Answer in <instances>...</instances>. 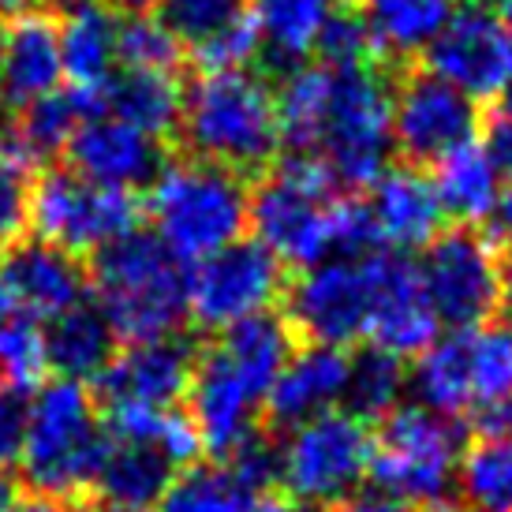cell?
<instances>
[{
	"label": "cell",
	"instance_id": "1",
	"mask_svg": "<svg viewBox=\"0 0 512 512\" xmlns=\"http://www.w3.org/2000/svg\"><path fill=\"white\" fill-rule=\"evenodd\" d=\"M273 94L281 143L322 161L341 187H370L389 169L393 86L378 64H296Z\"/></svg>",
	"mask_w": 512,
	"mask_h": 512
},
{
	"label": "cell",
	"instance_id": "2",
	"mask_svg": "<svg viewBox=\"0 0 512 512\" xmlns=\"http://www.w3.org/2000/svg\"><path fill=\"white\" fill-rule=\"evenodd\" d=\"M292 356V326L277 314H258L217 333V341L195 359L191 374V423L199 445L217 460L247 449L258 434L273 382Z\"/></svg>",
	"mask_w": 512,
	"mask_h": 512
},
{
	"label": "cell",
	"instance_id": "3",
	"mask_svg": "<svg viewBox=\"0 0 512 512\" xmlns=\"http://www.w3.org/2000/svg\"><path fill=\"white\" fill-rule=\"evenodd\" d=\"M255 240L285 266L307 270L322 258L382 251L363 202L344 199V187L322 161L292 154L277 161L251 195Z\"/></svg>",
	"mask_w": 512,
	"mask_h": 512
},
{
	"label": "cell",
	"instance_id": "4",
	"mask_svg": "<svg viewBox=\"0 0 512 512\" xmlns=\"http://www.w3.org/2000/svg\"><path fill=\"white\" fill-rule=\"evenodd\" d=\"M187 157L228 172H262L281 150V120L273 86L251 68L202 72L184 90V113L176 124Z\"/></svg>",
	"mask_w": 512,
	"mask_h": 512
},
{
	"label": "cell",
	"instance_id": "5",
	"mask_svg": "<svg viewBox=\"0 0 512 512\" xmlns=\"http://www.w3.org/2000/svg\"><path fill=\"white\" fill-rule=\"evenodd\" d=\"M86 277L116 341L139 344L176 337L191 318L187 262L172 255L154 232L135 228L109 247H101Z\"/></svg>",
	"mask_w": 512,
	"mask_h": 512
},
{
	"label": "cell",
	"instance_id": "6",
	"mask_svg": "<svg viewBox=\"0 0 512 512\" xmlns=\"http://www.w3.org/2000/svg\"><path fill=\"white\" fill-rule=\"evenodd\" d=\"M146 214L154 221V236L172 255L199 262L243 240V228L251 221V191L240 172L180 157L165 161V169L157 172Z\"/></svg>",
	"mask_w": 512,
	"mask_h": 512
},
{
	"label": "cell",
	"instance_id": "7",
	"mask_svg": "<svg viewBox=\"0 0 512 512\" xmlns=\"http://www.w3.org/2000/svg\"><path fill=\"white\" fill-rule=\"evenodd\" d=\"M109 430L98 415V400L83 382L57 378L30 397V427L23 441V479L42 498H79L98 479Z\"/></svg>",
	"mask_w": 512,
	"mask_h": 512
},
{
	"label": "cell",
	"instance_id": "8",
	"mask_svg": "<svg viewBox=\"0 0 512 512\" xmlns=\"http://www.w3.org/2000/svg\"><path fill=\"white\" fill-rule=\"evenodd\" d=\"M415 404L445 419L512 400V322H479L423 348L408 370Z\"/></svg>",
	"mask_w": 512,
	"mask_h": 512
},
{
	"label": "cell",
	"instance_id": "9",
	"mask_svg": "<svg viewBox=\"0 0 512 512\" xmlns=\"http://www.w3.org/2000/svg\"><path fill=\"white\" fill-rule=\"evenodd\" d=\"M464 438L456 419L430 412L423 404H400L382 419L370 453V483L378 498L400 509H434L449 501L460 475Z\"/></svg>",
	"mask_w": 512,
	"mask_h": 512
},
{
	"label": "cell",
	"instance_id": "10",
	"mask_svg": "<svg viewBox=\"0 0 512 512\" xmlns=\"http://www.w3.org/2000/svg\"><path fill=\"white\" fill-rule=\"evenodd\" d=\"M370 453L374 434L367 419L348 408H333L299 427H288L281 445H273L277 483L314 512L337 509L356 498L359 486L370 479Z\"/></svg>",
	"mask_w": 512,
	"mask_h": 512
},
{
	"label": "cell",
	"instance_id": "11",
	"mask_svg": "<svg viewBox=\"0 0 512 512\" xmlns=\"http://www.w3.org/2000/svg\"><path fill=\"white\" fill-rule=\"evenodd\" d=\"M139 202L131 191L90 184L72 169L45 172L30 195V228L42 243L68 255H98L101 247L139 228Z\"/></svg>",
	"mask_w": 512,
	"mask_h": 512
},
{
	"label": "cell",
	"instance_id": "12",
	"mask_svg": "<svg viewBox=\"0 0 512 512\" xmlns=\"http://www.w3.org/2000/svg\"><path fill=\"white\" fill-rule=\"evenodd\" d=\"M378 255H337L322 258L288 285V326L303 333L307 344L344 348L370 333Z\"/></svg>",
	"mask_w": 512,
	"mask_h": 512
},
{
	"label": "cell",
	"instance_id": "13",
	"mask_svg": "<svg viewBox=\"0 0 512 512\" xmlns=\"http://www.w3.org/2000/svg\"><path fill=\"white\" fill-rule=\"evenodd\" d=\"M285 262L258 240H236L187 270V307L199 329L225 333L270 314L285 296Z\"/></svg>",
	"mask_w": 512,
	"mask_h": 512
},
{
	"label": "cell",
	"instance_id": "14",
	"mask_svg": "<svg viewBox=\"0 0 512 512\" xmlns=\"http://www.w3.org/2000/svg\"><path fill=\"white\" fill-rule=\"evenodd\" d=\"M415 270L438 322L453 333L490 322L501 307L505 262L498 255V243L475 228L438 232L423 247V262Z\"/></svg>",
	"mask_w": 512,
	"mask_h": 512
},
{
	"label": "cell",
	"instance_id": "15",
	"mask_svg": "<svg viewBox=\"0 0 512 512\" xmlns=\"http://www.w3.org/2000/svg\"><path fill=\"white\" fill-rule=\"evenodd\" d=\"M479 135V101L427 68L393 86V146L412 165H434Z\"/></svg>",
	"mask_w": 512,
	"mask_h": 512
},
{
	"label": "cell",
	"instance_id": "16",
	"mask_svg": "<svg viewBox=\"0 0 512 512\" xmlns=\"http://www.w3.org/2000/svg\"><path fill=\"white\" fill-rule=\"evenodd\" d=\"M427 68L475 101L501 98L512 86V30L490 0H464L427 49Z\"/></svg>",
	"mask_w": 512,
	"mask_h": 512
},
{
	"label": "cell",
	"instance_id": "17",
	"mask_svg": "<svg viewBox=\"0 0 512 512\" xmlns=\"http://www.w3.org/2000/svg\"><path fill=\"white\" fill-rule=\"evenodd\" d=\"M195 348L176 337L128 344L109 359L98 378V400L109 415L120 412H169L191 389L195 374Z\"/></svg>",
	"mask_w": 512,
	"mask_h": 512
},
{
	"label": "cell",
	"instance_id": "18",
	"mask_svg": "<svg viewBox=\"0 0 512 512\" xmlns=\"http://www.w3.org/2000/svg\"><path fill=\"white\" fill-rule=\"evenodd\" d=\"M90 277L79 258L42 240H19L0 251V314L49 322L83 303Z\"/></svg>",
	"mask_w": 512,
	"mask_h": 512
},
{
	"label": "cell",
	"instance_id": "19",
	"mask_svg": "<svg viewBox=\"0 0 512 512\" xmlns=\"http://www.w3.org/2000/svg\"><path fill=\"white\" fill-rule=\"evenodd\" d=\"M64 154L72 161V172L86 176L90 184L113 187V191H135L143 184H154L157 172L165 169L161 139L109 113L86 116Z\"/></svg>",
	"mask_w": 512,
	"mask_h": 512
},
{
	"label": "cell",
	"instance_id": "20",
	"mask_svg": "<svg viewBox=\"0 0 512 512\" xmlns=\"http://www.w3.org/2000/svg\"><path fill=\"white\" fill-rule=\"evenodd\" d=\"M438 314L430 307L419 270L404 255L382 251L378 255V285H374V311H370V344L400 359H415L423 348L438 341Z\"/></svg>",
	"mask_w": 512,
	"mask_h": 512
},
{
	"label": "cell",
	"instance_id": "21",
	"mask_svg": "<svg viewBox=\"0 0 512 512\" xmlns=\"http://www.w3.org/2000/svg\"><path fill=\"white\" fill-rule=\"evenodd\" d=\"M370 221V232L382 251L404 255V251H423L434 236H438L441 221V202L434 195L430 176H423L412 165H393L385 169L363 202Z\"/></svg>",
	"mask_w": 512,
	"mask_h": 512
},
{
	"label": "cell",
	"instance_id": "22",
	"mask_svg": "<svg viewBox=\"0 0 512 512\" xmlns=\"http://www.w3.org/2000/svg\"><path fill=\"white\" fill-rule=\"evenodd\" d=\"M344 385H348V356L329 344H303L292 348L266 397V415L273 427H299L314 415L344 408Z\"/></svg>",
	"mask_w": 512,
	"mask_h": 512
},
{
	"label": "cell",
	"instance_id": "23",
	"mask_svg": "<svg viewBox=\"0 0 512 512\" xmlns=\"http://www.w3.org/2000/svg\"><path fill=\"white\" fill-rule=\"evenodd\" d=\"M64 60H60L57 19L45 12H27L12 19L0 34V101L23 109L30 101L60 90Z\"/></svg>",
	"mask_w": 512,
	"mask_h": 512
},
{
	"label": "cell",
	"instance_id": "24",
	"mask_svg": "<svg viewBox=\"0 0 512 512\" xmlns=\"http://www.w3.org/2000/svg\"><path fill=\"white\" fill-rule=\"evenodd\" d=\"M176 471L184 468L157 441L109 434L98 479H94L98 505L113 512H154L161 494L176 479Z\"/></svg>",
	"mask_w": 512,
	"mask_h": 512
},
{
	"label": "cell",
	"instance_id": "25",
	"mask_svg": "<svg viewBox=\"0 0 512 512\" xmlns=\"http://www.w3.org/2000/svg\"><path fill=\"white\" fill-rule=\"evenodd\" d=\"M430 184L441 202V214L453 217L460 228H475L483 221H494L498 214V202L505 195V169L490 154V146L475 135L434 161Z\"/></svg>",
	"mask_w": 512,
	"mask_h": 512
},
{
	"label": "cell",
	"instance_id": "26",
	"mask_svg": "<svg viewBox=\"0 0 512 512\" xmlns=\"http://www.w3.org/2000/svg\"><path fill=\"white\" fill-rule=\"evenodd\" d=\"M57 30L64 75L72 86L101 90L120 64V15L105 0H75Z\"/></svg>",
	"mask_w": 512,
	"mask_h": 512
},
{
	"label": "cell",
	"instance_id": "27",
	"mask_svg": "<svg viewBox=\"0 0 512 512\" xmlns=\"http://www.w3.org/2000/svg\"><path fill=\"white\" fill-rule=\"evenodd\" d=\"M456 0H359V23L367 30L374 60H415L449 23Z\"/></svg>",
	"mask_w": 512,
	"mask_h": 512
},
{
	"label": "cell",
	"instance_id": "28",
	"mask_svg": "<svg viewBox=\"0 0 512 512\" xmlns=\"http://www.w3.org/2000/svg\"><path fill=\"white\" fill-rule=\"evenodd\" d=\"M94 113H98V94L94 90H79V86L53 90V94H45V98L19 109V120L4 131L0 146L19 157L23 165L38 169L42 161L68 150L75 128Z\"/></svg>",
	"mask_w": 512,
	"mask_h": 512
},
{
	"label": "cell",
	"instance_id": "29",
	"mask_svg": "<svg viewBox=\"0 0 512 512\" xmlns=\"http://www.w3.org/2000/svg\"><path fill=\"white\" fill-rule=\"evenodd\" d=\"M94 94H98V113L116 116V120H124V124L146 131L154 139L172 135L180 124V113H184V86H180L176 72L120 68Z\"/></svg>",
	"mask_w": 512,
	"mask_h": 512
},
{
	"label": "cell",
	"instance_id": "30",
	"mask_svg": "<svg viewBox=\"0 0 512 512\" xmlns=\"http://www.w3.org/2000/svg\"><path fill=\"white\" fill-rule=\"evenodd\" d=\"M45 363L68 382H94L116 356V333L98 311V303H75L64 314L49 318L42 329Z\"/></svg>",
	"mask_w": 512,
	"mask_h": 512
},
{
	"label": "cell",
	"instance_id": "31",
	"mask_svg": "<svg viewBox=\"0 0 512 512\" xmlns=\"http://www.w3.org/2000/svg\"><path fill=\"white\" fill-rule=\"evenodd\" d=\"M337 8V0H251V23L262 53L285 68L303 64Z\"/></svg>",
	"mask_w": 512,
	"mask_h": 512
},
{
	"label": "cell",
	"instance_id": "32",
	"mask_svg": "<svg viewBox=\"0 0 512 512\" xmlns=\"http://www.w3.org/2000/svg\"><path fill=\"white\" fill-rule=\"evenodd\" d=\"M408 393V367L404 359L385 352L378 344L348 356V385H344V408L359 419H385L397 412Z\"/></svg>",
	"mask_w": 512,
	"mask_h": 512
},
{
	"label": "cell",
	"instance_id": "33",
	"mask_svg": "<svg viewBox=\"0 0 512 512\" xmlns=\"http://www.w3.org/2000/svg\"><path fill=\"white\" fill-rule=\"evenodd\" d=\"M456 486L479 512H512V434H479L464 445Z\"/></svg>",
	"mask_w": 512,
	"mask_h": 512
},
{
	"label": "cell",
	"instance_id": "34",
	"mask_svg": "<svg viewBox=\"0 0 512 512\" xmlns=\"http://www.w3.org/2000/svg\"><path fill=\"white\" fill-rule=\"evenodd\" d=\"M255 490L243 483L232 464H191L176 471L154 512H247Z\"/></svg>",
	"mask_w": 512,
	"mask_h": 512
},
{
	"label": "cell",
	"instance_id": "35",
	"mask_svg": "<svg viewBox=\"0 0 512 512\" xmlns=\"http://www.w3.org/2000/svg\"><path fill=\"white\" fill-rule=\"evenodd\" d=\"M161 23L184 49H191V57H199L202 49L251 23V0H165Z\"/></svg>",
	"mask_w": 512,
	"mask_h": 512
},
{
	"label": "cell",
	"instance_id": "36",
	"mask_svg": "<svg viewBox=\"0 0 512 512\" xmlns=\"http://www.w3.org/2000/svg\"><path fill=\"white\" fill-rule=\"evenodd\" d=\"M184 45L157 15H128L120 23V68L135 72H176Z\"/></svg>",
	"mask_w": 512,
	"mask_h": 512
},
{
	"label": "cell",
	"instance_id": "37",
	"mask_svg": "<svg viewBox=\"0 0 512 512\" xmlns=\"http://www.w3.org/2000/svg\"><path fill=\"white\" fill-rule=\"evenodd\" d=\"M45 363V337L38 322L19 314H0V382L30 389L42 378Z\"/></svg>",
	"mask_w": 512,
	"mask_h": 512
},
{
	"label": "cell",
	"instance_id": "38",
	"mask_svg": "<svg viewBox=\"0 0 512 512\" xmlns=\"http://www.w3.org/2000/svg\"><path fill=\"white\" fill-rule=\"evenodd\" d=\"M30 172H34L30 165L0 146V251L23 240V232L30 228V195H34Z\"/></svg>",
	"mask_w": 512,
	"mask_h": 512
},
{
	"label": "cell",
	"instance_id": "39",
	"mask_svg": "<svg viewBox=\"0 0 512 512\" xmlns=\"http://www.w3.org/2000/svg\"><path fill=\"white\" fill-rule=\"evenodd\" d=\"M314 53L322 57V64H333V68H356V64H378L374 53H370L367 30L359 23L356 12L348 8H337L329 15L322 38L314 45Z\"/></svg>",
	"mask_w": 512,
	"mask_h": 512
},
{
	"label": "cell",
	"instance_id": "40",
	"mask_svg": "<svg viewBox=\"0 0 512 512\" xmlns=\"http://www.w3.org/2000/svg\"><path fill=\"white\" fill-rule=\"evenodd\" d=\"M30 427V389L0 382V468H8L23 453Z\"/></svg>",
	"mask_w": 512,
	"mask_h": 512
},
{
	"label": "cell",
	"instance_id": "41",
	"mask_svg": "<svg viewBox=\"0 0 512 512\" xmlns=\"http://www.w3.org/2000/svg\"><path fill=\"white\" fill-rule=\"evenodd\" d=\"M486 146H490V154L498 157V165L505 169V176L512 172V86L501 94V109L494 113L490 120V131H486Z\"/></svg>",
	"mask_w": 512,
	"mask_h": 512
},
{
	"label": "cell",
	"instance_id": "42",
	"mask_svg": "<svg viewBox=\"0 0 512 512\" xmlns=\"http://www.w3.org/2000/svg\"><path fill=\"white\" fill-rule=\"evenodd\" d=\"M247 512H314L311 505H303V501H296L292 494H281V490H258L255 498H251V505H247Z\"/></svg>",
	"mask_w": 512,
	"mask_h": 512
},
{
	"label": "cell",
	"instance_id": "43",
	"mask_svg": "<svg viewBox=\"0 0 512 512\" xmlns=\"http://www.w3.org/2000/svg\"><path fill=\"white\" fill-rule=\"evenodd\" d=\"M329 512H408V509H400V505H393V501L385 498H352Z\"/></svg>",
	"mask_w": 512,
	"mask_h": 512
},
{
	"label": "cell",
	"instance_id": "44",
	"mask_svg": "<svg viewBox=\"0 0 512 512\" xmlns=\"http://www.w3.org/2000/svg\"><path fill=\"white\" fill-rule=\"evenodd\" d=\"M494 225H498V236H501V240L512 243V184H505V195H501V202H498Z\"/></svg>",
	"mask_w": 512,
	"mask_h": 512
},
{
	"label": "cell",
	"instance_id": "45",
	"mask_svg": "<svg viewBox=\"0 0 512 512\" xmlns=\"http://www.w3.org/2000/svg\"><path fill=\"white\" fill-rule=\"evenodd\" d=\"M8 512H68L64 509V501L57 498H42V494H34V498H15V505Z\"/></svg>",
	"mask_w": 512,
	"mask_h": 512
},
{
	"label": "cell",
	"instance_id": "46",
	"mask_svg": "<svg viewBox=\"0 0 512 512\" xmlns=\"http://www.w3.org/2000/svg\"><path fill=\"white\" fill-rule=\"evenodd\" d=\"M105 4L124 15H154V8H161L165 0H105Z\"/></svg>",
	"mask_w": 512,
	"mask_h": 512
},
{
	"label": "cell",
	"instance_id": "47",
	"mask_svg": "<svg viewBox=\"0 0 512 512\" xmlns=\"http://www.w3.org/2000/svg\"><path fill=\"white\" fill-rule=\"evenodd\" d=\"M38 0H0V19H19V15L34 12Z\"/></svg>",
	"mask_w": 512,
	"mask_h": 512
},
{
	"label": "cell",
	"instance_id": "48",
	"mask_svg": "<svg viewBox=\"0 0 512 512\" xmlns=\"http://www.w3.org/2000/svg\"><path fill=\"white\" fill-rule=\"evenodd\" d=\"M15 505V483H12V475L0 468V512H8Z\"/></svg>",
	"mask_w": 512,
	"mask_h": 512
},
{
	"label": "cell",
	"instance_id": "49",
	"mask_svg": "<svg viewBox=\"0 0 512 512\" xmlns=\"http://www.w3.org/2000/svg\"><path fill=\"white\" fill-rule=\"evenodd\" d=\"M501 307H505V314H509L512 322V262L501 270Z\"/></svg>",
	"mask_w": 512,
	"mask_h": 512
},
{
	"label": "cell",
	"instance_id": "50",
	"mask_svg": "<svg viewBox=\"0 0 512 512\" xmlns=\"http://www.w3.org/2000/svg\"><path fill=\"white\" fill-rule=\"evenodd\" d=\"M490 8L498 12V19L512 30V0H490Z\"/></svg>",
	"mask_w": 512,
	"mask_h": 512
},
{
	"label": "cell",
	"instance_id": "51",
	"mask_svg": "<svg viewBox=\"0 0 512 512\" xmlns=\"http://www.w3.org/2000/svg\"><path fill=\"white\" fill-rule=\"evenodd\" d=\"M430 512H479V509L468 505V501H441V505H434Z\"/></svg>",
	"mask_w": 512,
	"mask_h": 512
},
{
	"label": "cell",
	"instance_id": "52",
	"mask_svg": "<svg viewBox=\"0 0 512 512\" xmlns=\"http://www.w3.org/2000/svg\"><path fill=\"white\" fill-rule=\"evenodd\" d=\"M83 512H113V509H105V505H90V509H83Z\"/></svg>",
	"mask_w": 512,
	"mask_h": 512
},
{
	"label": "cell",
	"instance_id": "53",
	"mask_svg": "<svg viewBox=\"0 0 512 512\" xmlns=\"http://www.w3.org/2000/svg\"><path fill=\"white\" fill-rule=\"evenodd\" d=\"M4 131L8 128H4V109H0V139H4Z\"/></svg>",
	"mask_w": 512,
	"mask_h": 512
},
{
	"label": "cell",
	"instance_id": "54",
	"mask_svg": "<svg viewBox=\"0 0 512 512\" xmlns=\"http://www.w3.org/2000/svg\"><path fill=\"white\" fill-rule=\"evenodd\" d=\"M64 4H75V0H64Z\"/></svg>",
	"mask_w": 512,
	"mask_h": 512
},
{
	"label": "cell",
	"instance_id": "55",
	"mask_svg": "<svg viewBox=\"0 0 512 512\" xmlns=\"http://www.w3.org/2000/svg\"><path fill=\"white\" fill-rule=\"evenodd\" d=\"M0 34H4V30H0Z\"/></svg>",
	"mask_w": 512,
	"mask_h": 512
}]
</instances>
